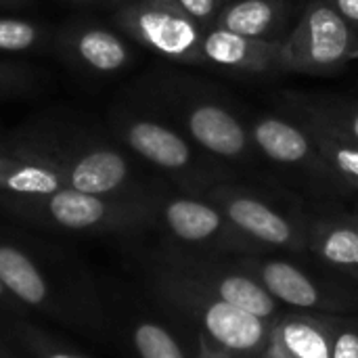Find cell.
I'll return each instance as SVG.
<instances>
[{
	"mask_svg": "<svg viewBox=\"0 0 358 358\" xmlns=\"http://www.w3.org/2000/svg\"><path fill=\"white\" fill-rule=\"evenodd\" d=\"M350 61H358V44L355 46V50L350 52Z\"/></svg>",
	"mask_w": 358,
	"mask_h": 358,
	"instance_id": "obj_32",
	"label": "cell"
},
{
	"mask_svg": "<svg viewBox=\"0 0 358 358\" xmlns=\"http://www.w3.org/2000/svg\"><path fill=\"white\" fill-rule=\"evenodd\" d=\"M220 4H227V2H231V0H218Z\"/></svg>",
	"mask_w": 358,
	"mask_h": 358,
	"instance_id": "obj_33",
	"label": "cell"
},
{
	"mask_svg": "<svg viewBox=\"0 0 358 358\" xmlns=\"http://www.w3.org/2000/svg\"><path fill=\"white\" fill-rule=\"evenodd\" d=\"M340 17L358 34V0H329Z\"/></svg>",
	"mask_w": 358,
	"mask_h": 358,
	"instance_id": "obj_28",
	"label": "cell"
},
{
	"mask_svg": "<svg viewBox=\"0 0 358 358\" xmlns=\"http://www.w3.org/2000/svg\"><path fill=\"white\" fill-rule=\"evenodd\" d=\"M0 281L6 292L23 306L55 313L57 302L50 283L34 256L10 241L0 239Z\"/></svg>",
	"mask_w": 358,
	"mask_h": 358,
	"instance_id": "obj_11",
	"label": "cell"
},
{
	"mask_svg": "<svg viewBox=\"0 0 358 358\" xmlns=\"http://www.w3.org/2000/svg\"><path fill=\"white\" fill-rule=\"evenodd\" d=\"M67 2H80V4H124L128 0H67Z\"/></svg>",
	"mask_w": 358,
	"mask_h": 358,
	"instance_id": "obj_30",
	"label": "cell"
},
{
	"mask_svg": "<svg viewBox=\"0 0 358 358\" xmlns=\"http://www.w3.org/2000/svg\"><path fill=\"white\" fill-rule=\"evenodd\" d=\"M0 358H2V352H0Z\"/></svg>",
	"mask_w": 358,
	"mask_h": 358,
	"instance_id": "obj_35",
	"label": "cell"
},
{
	"mask_svg": "<svg viewBox=\"0 0 358 358\" xmlns=\"http://www.w3.org/2000/svg\"><path fill=\"white\" fill-rule=\"evenodd\" d=\"M262 277H264L266 289L287 304L308 308V306H315L319 300V294L315 285L308 281V277H304L292 264L271 262L264 266Z\"/></svg>",
	"mask_w": 358,
	"mask_h": 358,
	"instance_id": "obj_18",
	"label": "cell"
},
{
	"mask_svg": "<svg viewBox=\"0 0 358 358\" xmlns=\"http://www.w3.org/2000/svg\"><path fill=\"white\" fill-rule=\"evenodd\" d=\"M222 208L227 218L241 229L243 233L271 243V245H285L289 243L294 231L292 224L273 208L262 203L260 199L248 195H227L222 197Z\"/></svg>",
	"mask_w": 358,
	"mask_h": 358,
	"instance_id": "obj_13",
	"label": "cell"
},
{
	"mask_svg": "<svg viewBox=\"0 0 358 358\" xmlns=\"http://www.w3.org/2000/svg\"><path fill=\"white\" fill-rule=\"evenodd\" d=\"M203 29L212 27L222 4L218 0H176Z\"/></svg>",
	"mask_w": 358,
	"mask_h": 358,
	"instance_id": "obj_26",
	"label": "cell"
},
{
	"mask_svg": "<svg viewBox=\"0 0 358 358\" xmlns=\"http://www.w3.org/2000/svg\"><path fill=\"white\" fill-rule=\"evenodd\" d=\"M15 132L55 166L67 189L103 197H136L128 155L78 122L44 115Z\"/></svg>",
	"mask_w": 358,
	"mask_h": 358,
	"instance_id": "obj_1",
	"label": "cell"
},
{
	"mask_svg": "<svg viewBox=\"0 0 358 358\" xmlns=\"http://www.w3.org/2000/svg\"><path fill=\"white\" fill-rule=\"evenodd\" d=\"M6 294H8V292H6V287L2 285V281H0V302L4 300V296H6Z\"/></svg>",
	"mask_w": 358,
	"mask_h": 358,
	"instance_id": "obj_31",
	"label": "cell"
},
{
	"mask_svg": "<svg viewBox=\"0 0 358 358\" xmlns=\"http://www.w3.org/2000/svg\"><path fill=\"white\" fill-rule=\"evenodd\" d=\"M283 344L294 358H331L325 336L308 323L292 321L281 331Z\"/></svg>",
	"mask_w": 358,
	"mask_h": 358,
	"instance_id": "obj_20",
	"label": "cell"
},
{
	"mask_svg": "<svg viewBox=\"0 0 358 358\" xmlns=\"http://www.w3.org/2000/svg\"><path fill=\"white\" fill-rule=\"evenodd\" d=\"M134 348L141 358H185L178 342L155 323L136 325Z\"/></svg>",
	"mask_w": 358,
	"mask_h": 358,
	"instance_id": "obj_21",
	"label": "cell"
},
{
	"mask_svg": "<svg viewBox=\"0 0 358 358\" xmlns=\"http://www.w3.org/2000/svg\"><path fill=\"white\" fill-rule=\"evenodd\" d=\"M302 126L308 130L310 138L315 141V147L325 164L334 174H338L342 180L358 187V143L334 128L331 124L323 122L321 117L308 113L302 109L300 113Z\"/></svg>",
	"mask_w": 358,
	"mask_h": 358,
	"instance_id": "obj_14",
	"label": "cell"
},
{
	"mask_svg": "<svg viewBox=\"0 0 358 358\" xmlns=\"http://www.w3.org/2000/svg\"><path fill=\"white\" fill-rule=\"evenodd\" d=\"M331 358H358V336L357 334H342L336 344H334V352Z\"/></svg>",
	"mask_w": 358,
	"mask_h": 358,
	"instance_id": "obj_27",
	"label": "cell"
},
{
	"mask_svg": "<svg viewBox=\"0 0 358 358\" xmlns=\"http://www.w3.org/2000/svg\"><path fill=\"white\" fill-rule=\"evenodd\" d=\"M2 358H10V357H8V355H2Z\"/></svg>",
	"mask_w": 358,
	"mask_h": 358,
	"instance_id": "obj_34",
	"label": "cell"
},
{
	"mask_svg": "<svg viewBox=\"0 0 358 358\" xmlns=\"http://www.w3.org/2000/svg\"><path fill=\"white\" fill-rule=\"evenodd\" d=\"M203 65L241 73H271L283 69V40H260L229 29L208 27L201 40Z\"/></svg>",
	"mask_w": 358,
	"mask_h": 358,
	"instance_id": "obj_9",
	"label": "cell"
},
{
	"mask_svg": "<svg viewBox=\"0 0 358 358\" xmlns=\"http://www.w3.org/2000/svg\"><path fill=\"white\" fill-rule=\"evenodd\" d=\"M0 212L25 224L61 233H120L147 220L153 206L138 197H103L59 189L42 197L2 199Z\"/></svg>",
	"mask_w": 358,
	"mask_h": 358,
	"instance_id": "obj_2",
	"label": "cell"
},
{
	"mask_svg": "<svg viewBox=\"0 0 358 358\" xmlns=\"http://www.w3.org/2000/svg\"><path fill=\"white\" fill-rule=\"evenodd\" d=\"M52 50L86 76H115L132 63V48L117 31L82 19L57 27Z\"/></svg>",
	"mask_w": 358,
	"mask_h": 358,
	"instance_id": "obj_7",
	"label": "cell"
},
{
	"mask_svg": "<svg viewBox=\"0 0 358 358\" xmlns=\"http://www.w3.org/2000/svg\"><path fill=\"white\" fill-rule=\"evenodd\" d=\"M358 34L329 0L308 4L294 29L283 38V71L329 73L350 63Z\"/></svg>",
	"mask_w": 358,
	"mask_h": 358,
	"instance_id": "obj_4",
	"label": "cell"
},
{
	"mask_svg": "<svg viewBox=\"0 0 358 358\" xmlns=\"http://www.w3.org/2000/svg\"><path fill=\"white\" fill-rule=\"evenodd\" d=\"M63 187L55 166L15 130L0 134V201L42 197Z\"/></svg>",
	"mask_w": 358,
	"mask_h": 358,
	"instance_id": "obj_8",
	"label": "cell"
},
{
	"mask_svg": "<svg viewBox=\"0 0 358 358\" xmlns=\"http://www.w3.org/2000/svg\"><path fill=\"white\" fill-rule=\"evenodd\" d=\"M220 300L250 313L256 315L260 319L273 315L275 310V302L271 298V292L262 289L258 283L245 279V277H229L220 283Z\"/></svg>",
	"mask_w": 358,
	"mask_h": 358,
	"instance_id": "obj_19",
	"label": "cell"
},
{
	"mask_svg": "<svg viewBox=\"0 0 358 358\" xmlns=\"http://www.w3.org/2000/svg\"><path fill=\"white\" fill-rule=\"evenodd\" d=\"M159 214L168 231L182 241H206L222 229V214L214 206L189 197L168 199Z\"/></svg>",
	"mask_w": 358,
	"mask_h": 358,
	"instance_id": "obj_16",
	"label": "cell"
},
{
	"mask_svg": "<svg viewBox=\"0 0 358 358\" xmlns=\"http://www.w3.org/2000/svg\"><path fill=\"white\" fill-rule=\"evenodd\" d=\"M55 27L31 17L0 15V52H42L55 44Z\"/></svg>",
	"mask_w": 358,
	"mask_h": 358,
	"instance_id": "obj_17",
	"label": "cell"
},
{
	"mask_svg": "<svg viewBox=\"0 0 358 358\" xmlns=\"http://www.w3.org/2000/svg\"><path fill=\"white\" fill-rule=\"evenodd\" d=\"M304 111L321 117L323 122L331 124L334 128H338L340 132H344L346 136H350L352 141L358 143V105L357 103H304L302 105Z\"/></svg>",
	"mask_w": 358,
	"mask_h": 358,
	"instance_id": "obj_23",
	"label": "cell"
},
{
	"mask_svg": "<svg viewBox=\"0 0 358 358\" xmlns=\"http://www.w3.org/2000/svg\"><path fill=\"white\" fill-rule=\"evenodd\" d=\"M252 145L271 162L283 166H306L321 162V155L302 122L281 115H260L248 126Z\"/></svg>",
	"mask_w": 358,
	"mask_h": 358,
	"instance_id": "obj_10",
	"label": "cell"
},
{
	"mask_svg": "<svg viewBox=\"0 0 358 358\" xmlns=\"http://www.w3.org/2000/svg\"><path fill=\"white\" fill-rule=\"evenodd\" d=\"M40 86V78L25 63L0 61V96L31 94Z\"/></svg>",
	"mask_w": 358,
	"mask_h": 358,
	"instance_id": "obj_24",
	"label": "cell"
},
{
	"mask_svg": "<svg viewBox=\"0 0 358 358\" xmlns=\"http://www.w3.org/2000/svg\"><path fill=\"white\" fill-rule=\"evenodd\" d=\"M36 0H0V10H15V8H25L31 6Z\"/></svg>",
	"mask_w": 358,
	"mask_h": 358,
	"instance_id": "obj_29",
	"label": "cell"
},
{
	"mask_svg": "<svg viewBox=\"0 0 358 358\" xmlns=\"http://www.w3.org/2000/svg\"><path fill=\"white\" fill-rule=\"evenodd\" d=\"M164 107L180 124V130L210 155L222 159H243L252 151L248 126L222 103L203 96L168 92Z\"/></svg>",
	"mask_w": 358,
	"mask_h": 358,
	"instance_id": "obj_6",
	"label": "cell"
},
{
	"mask_svg": "<svg viewBox=\"0 0 358 358\" xmlns=\"http://www.w3.org/2000/svg\"><path fill=\"white\" fill-rule=\"evenodd\" d=\"M287 21L285 0H231L222 4L212 27L260 40H283Z\"/></svg>",
	"mask_w": 358,
	"mask_h": 358,
	"instance_id": "obj_12",
	"label": "cell"
},
{
	"mask_svg": "<svg viewBox=\"0 0 358 358\" xmlns=\"http://www.w3.org/2000/svg\"><path fill=\"white\" fill-rule=\"evenodd\" d=\"M19 334H21V340L27 346V350L36 358H86L76 355V352H69L65 348L55 346L44 334H40V331H36L31 327H23Z\"/></svg>",
	"mask_w": 358,
	"mask_h": 358,
	"instance_id": "obj_25",
	"label": "cell"
},
{
	"mask_svg": "<svg viewBox=\"0 0 358 358\" xmlns=\"http://www.w3.org/2000/svg\"><path fill=\"white\" fill-rule=\"evenodd\" d=\"M113 23L147 50L170 61L203 65V27L176 0H128L113 13Z\"/></svg>",
	"mask_w": 358,
	"mask_h": 358,
	"instance_id": "obj_3",
	"label": "cell"
},
{
	"mask_svg": "<svg viewBox=\"0 0 358 358\" xmlns=\"http://www.w3.org/2000/svg\"><path fill=\"white\" fill-rule=\"evenodd\" d=\"M109 128L113 136L134 155L172 176H185L195 170V143L172 124L157 115L130 107L109 111Z\"/></svg>",
	"mask_w": 358,
	"mask_h": 358,
	"instance_id": "obj_5",
	"label": "cell"
},
{
	"mask_svg": "<svg viewBox=\"0 0 358 358\" xmlns=\"http://www.w3.org/2000/svg\"><path fill=\"white\" fill-rule=\"evenodd\" d=\"M203 325L208 334L222 346L233 350H252L264 336L262 319L250 315L224 300L212 302L203 313Z\"/></svg>",
	"mask_w": 358,
	"mask_h": 358,
	"instance_id": "obj_15",
	"label": "cell"
},
{
	"mask_svg": "<svg viewBox=\"0 0 358 358\" xmlns=\"http://www.w3.org/2000/svg\"><path fill=\"white\" fill-rule=\"evenodd\" d=\"M321 254L342 266H357L358 264V231L348 227L329 229L321 239Z\"/></svg>",
	"mask_w": 358,
	"mask_h": 358,
	"instance_id": "obj_22",
	"label": "cell"
}]
</instances>
